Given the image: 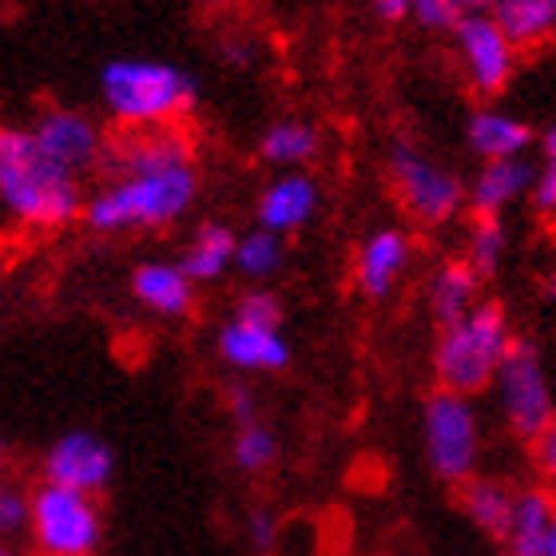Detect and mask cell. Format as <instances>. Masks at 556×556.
I'll return each instance as SVG.
<instances>
[{
	"mask_svg": "<svg viewBox=\"0 0 556 556\" xmlns=\"http://www.w3.org/2000/svg\"><path fill=\"white\" fill-rule=\"evenodd\" d=\"M505 545L509 556H556V505L545 485L517 489Z\"/></svg>",
	"mask_w": 556,
	"mask_h": 556,
	"instance_id": "obj_17",
	"label": "cell"
},
{
	"mask_svg": "<svg viewBox=\"0 0 556 556\" xmlns=\"http://www.w3.org/2000/svg\"><path fill=\"white\" fill-rule=\"evenodd\" d=\"M36 556H96L104 541V517L88 493L64 485H36L28 493V521Z\"/></svg>",
	"mask_w": 556,
	"mask_h": 556,
	"instance_id": "obj_5",
	"label": "cell"
},
{
	"mask_svg": "<svg viewBox=\"0 0 556 556\" xmlns=\"http://www.w3.org/2000/svg\"><path fill=\"white\" fill-rule=\"evenodd\" d=\"M509 258V227L505 219H493V215H477L473 227H469V239H465V263L481 282L493 278Z\"/></svg>",
	"mask_w": 556,
	"mask_h": 556,
	"instance_id": "obj_26",
	"label": "cell"
},
{
	"mask_svg": "<svg viewBox=\"0 0 556 556\" xmlns=\"http://www.w3.org/2000/svg\"><path fill=\"white\" fill-rule=\"evenodd\" d=\"M0 477H4V450H0Z\"/></svg>",
	"mask_w": 556,
	"mask_h": 556,
	"instance_id": "obj_40",
	"label": "cell"
},
{
	"mask_svg": "<svg viewBox=\"0 0 556 556\" xmlns=\"http://www.w3.org/2000/svg\"><path fill=\"white\" fill-rule=\"evenodd\" d=\"M287 263V243L270 231H247L235 239V255L231 267L243 278H251L255 287H267V278H275Z\"/></svg>",
	"mask_w": 556,
	"mask_h": 556,
	"instance_id": "obj_25",
	"label": "cell"
},
{
	"mask_svg": "<svg viewBox=\"0 0 556 556\" xmlns=\"http://www.w3.org/2000/svg\"><path fill=\"white\" fill-rule=\"evenodd\" d=\"M172 167H195V143L184 128L128 131L112 148V172L116 175L172 172Z\"/></svg>",
	"mask_w": 556,
	"mask_h": 556,
	"instance_id": "obj_14",
	"label": "cell"
},
{
	"mask_svg": "<svg viewBox=\"0 0 556 556\" xmlns=\"http://www.w3.org/2000/svg\"><path fill=\"white\" fill-rule=\"evenodd\" d=\"M489 21L497 24L517 52L545 48L556 33V0H493Z\"/></svg>",
	"mask_w": 556,
	"mask_h": 556,
	"instance_id": "obj_20",
	"label": "cell"
},
{
	"mask_svg": "<svg viewBox=\"0 0 556 556\" xmlns=\"http://www.w3.org/2000/svg\"><path fill=\"white\" fill-rule=\"evenodd\" d=\"M227 409H231L235 426H251V421H258V402H255V394H251V386L231 382V390H227Z\"/></svg>",
	"mask_w": 556,
	"mask_h": 556,
	"instance_id": "obj_33",
	"label": "cell"
},
{
	"mask_svg": "<svg viewBox=\"0 0 556 556\" xmlns=\"http://www.w3.org/2000/svg\"><path fill=\"white\" fill-rule=\"evenodd\" d=\"M24 521H28V497L0 477V541L24 533Z\"/></svg>",
	"mask_w": 556,
	"mask_h": 556,
	"instance_id": "obj_30",
	"label": "cell"
},
{
	"mask_svg": "<svg viewBox=\"0 0 556 556\" xmlns=\"http://www.w3.org/2000/svg\"><path fill=\"white\" fill-rule=\"evenodd\" d=\"M131 294L155 318H187L195 306V282L179 270V263L148 258L131 270Z\"/></svg>",
	"mask_w": 556,
	"mask_h": 556,
	"instance_id": "obj_19",
	"label": "cell"
},
{
	"mask_svg": "<svg viewBox=\"0 0 556 556\" xmlns=\"http://www.w3.org/2000/svg\"><path fill=\"white\" fill-rule=\"evenodd\" d=\"M199 172L195 167H172V172H139L112 175L108 187L96 195H84L80 219L96 235H136L167 231L195 207Z\"/></svg>",
	"mask_w": 556,
	"mask_h": 556,
	"instance_id": "obj_3",
	"label": "cell"
},
{
	"mask_svg": "<svg viewBox=\"0 0 556 556\" xmlns=\"http://www.w3.org/2000/svg\"><path fill=\"white\" fill-rule=\"evenodd\" d=\"M45 481L48 485H64L76 493H104L116 473V453L100 433L92 429H72L64 438H56L45 453Z\"/></svg>",
	"mask_w": 556,
	"mask_h": 556,
	"instance_id": "obj_11",
	"label": "cell"
},
{
	"mask_svg": "<svg viewBox=\"0 0 556 556\" xmlns=\"http://www.w3.org/2000/svg\"><path fill=\"white\" fill-rule=\"evenodd\" d=\"M318 151H323V131L306 119H275L258 136V160L278 172H302L306 163L318 160Z\"/></svg>",
	"mask_w": 556,
	"mask_h": 556,
	"instance_id": "obj_23",
	"label": "cell"
},
{
	"mask_svg": "<svg viewBox=\"0 0 556 556\" xmlns=\"http://www.w3.org/2000/svg\"><path fill=\"white\" fill-rule=\"evenodd\" d=\"M409 258H414V239L402 227H378L362 239L358 255H354V282L370 302H386L406 278Z\"/></svg>",
	"mask_w": 556,
	"mask_h": 556,
	"instance_id": "obj_13",
	"label": "cell"
},
{
	"mask_svg": "<svg viewBox=\"0 0 556 556\" xmlns=\"http://www.w3.org/2000/svg\"><path fill=\"white\" fill-rule=\"evenodd\" d=\"M453 45H457V60H462L465 76H469V88L477 96H501L517 76V60L521 52L505 40L497 24L489 21V12H465L462 24L453 28Z\"/></svg>",
	"mask_w": 556,
	"mask_h": 556,
	"instance_id": "obj_9",
	"label": "cell"
},
{
	"mask_svg": "<svg viewBox=\"0 0 556 556\" xmlns=\"http://www.w3.org/2000/svg\"><path fill=\"white\" fill-rule=\"evenodd\" d=\"M0 556H16V553L9 548V541H0Z\"/></svg>",
	"mask_w": 556,
	"mask_h": 556,
	"instance_id": "obj_38",
	"label": "cell"
},
{
	"mask_svg": "<svg viewBox=\"0 0 556 556\" xmlns=\"http://www.w3.org/2000/svg\"><path fill=\"white\" fill-rule=\"evenodd\" d=\"M370 4H374V12H378L386 24L406 21V12H409V0H370Z\"/></svg>",
	"mask_w": 556,
	"mask_h": 556,
	"instance_id": "obj_36",
	"label": "cell"
},
{
	"mask_svg": "<svg viewBox=\"0 0 556 556\" xmlns=\"http://www.w3.org/2000/svg\"><path fill=\"white\" fill-rule=\"evenodd\" d=\"M235 323H251V326H275L282 330V299H278L270 287H251L239 294L235 302Z\"/></svg>",
	"mask_w": 556,
	"mask_h": 556,
	"instance_id": "obj_28",
	"label": "cell"
},
{
	"mask_svg": "<svg viewBox=\"0 0 556 556\" xmlns=\"http://www.w3.org/2000/svg\"><path fill=\"white\" fill-rule=\"evenodd\" d=\"M529 199H533V211L541 215V219H553V211H556V160L536 163Z\"/></svg>",
	"mask_w": 556,
	"mask_h": 556,
	"instance_id": "obj_31",
	"label": "cell"
},
{
	"mask_svg": "<svg viewBox=\"0 0 556 556\" xmlns=\"http://www.w3.org/2000/svg\"><path fill=\"white\" fill-rule=\"evenodd\" d=\"M536 163L529 155L521 160H489L481 163V172L465 184V207L473 215H493L501 219L513 203L529 199V187H533Z\"/></svg>",
	"mask_w": 556,
	"mask_h": 556,
	"instance_id": "obj_16",
	"label": "cell"
},
{
	"mask_svg": "<svg viewBox=\"0 0 556 556\" xmlns=\"http://www.w3.org/2000/svg\"><path fill=\"white\" fill-rule=\"evenodd\" d=\"M0 207L33 231H56L80 219L84 179L52 163L21 124H0Z\"/></svg>",
	"mask_w": 556,
	"mask_h": 556,
	"instance_id": "obj_1",
	"label": "cell"
},
{
	"mask_svg": "<svg viewBox=\"0 0 556 556\" xmlns=\"http://www.w3.org/2000/svg\"><path fill=\"white\" fill-rule=\"evenodd\" d=\"M421 441H426V462L429 469L450 481V485H465L469 477H477V462H481V417H477L473 397L438 394L426 397L421 409Z\"/></svg>",
	"mask_w": 556,
	"mask_h": 556,
	"instance_id": "obj_6",
	"label": "cell"
},
{
	"mask_svg": "<svg viewBox=\"0 0 556 556\" xmlns=\"http://www.w3.org/2000/svg\"><path fill=\"white\" fill-rule=\"evenodd\" d=\"M489 390L497 394L501 417L517 438L533 441L536 433L553 429V382L545 370V354L533 338H513Z\"/></svg>",
	"mask_w": 556,
	"mask_h": 556,
	"instance_id": "obj_7",
	"label": "cell"
},
{
	"mask_svg": "<svg viewBox=\"0 0 556 556\" xmlns=\"http://www.w3.org/2000/svg\"><path fill=\"white\" fill-rule=\"evenodd\" d=\"M231 462L243 469V473H263L278 462V438L275 429L263 426V421H251V426H239L231 441Z\"/></svg>",
	"mask_w": 556,
	"mask_h": 556,
	"instance_id": "obj_27",
	"label": "cell"
},
{
	"mask_svg": "<svg viewBox=\"0 0 556 556\" xmlns=\"http://www.w3.org/2000/svg\"><path fill=\"white\" fill-rule=\"evenodd\" d=\"M489 4H493V0H465V9L469 12H489Z\"/></svg>",
	"mask_w": 556,
	"mask_h": 556,
	"instance_id": "obj_37",
	"label": "cell"
},
{
	"mask_svg": "<svg viewBox=\"0 0 556 556\" xmlns=\"http://www.w3.org/2000/svg\"><path fill=\"white\" fill-rule=\"evenodd\" d=\"M465 143L477 160H521L536 143V131L529 119L513 116L505 108H477L465 124Z\"/></svg>",
	"mask_w": 556,
	"mask_h": 556,
	"instance_id": "obj_18",
	"label": "cell"
},
{
	"mask_svg": "<svg viewBox=\"0 0 556 556\" xmlns=\"http://www.w3.org/2000/svg\"><path fill=\"white\" fill-rule=\"evenodd\" d=\"M533 465H536V473L541 477H553L556 469V429H545V433H536L533 441Z\"/></svg>",
	"mask_w": 556,
	"mask_h": 556,
	"instance_id": "obj_35",
	"label": "cell"
},
{
	"mask_svg": "<svg viewBox=\"0 0 556 556\" xmlns=\"http://www.w3.org/2000/svg\"><path fill=\"white\" fill-rule=\"evenodd\" d=\"M215 350L219 358L231 366V370L243 374H278L290 366V342L282 330L275 326H251V323H223L219 338H215Z\"/></svg>",
	"mask_w": 556,
	"mask_h": 556,
	"instance_id": "obj_15",
	"label": "cell"
},
{
	"mask_svg": "<svg viewBox=\"0 0 556 556\" xmlns=\"http://www.w3.org/2000/svg\"><path fill=\"white\" fill-rule=\"evenodd\" d=\"M100 104L124 131L179 128L199 104V80L172 60L116 56L100 68Z\"/></svg>",
	"mask_w": 556,
	"mask_h": 556,
	"instance_id": "obj_2",
	"label": "cell"
},
{
	"mask_svg": "<svg viewBox=\"0 0 556 556\" xmlns=\"http://www.w3.org/2000/svg\"><path fill=\"white\" fill-rule=\"evenodd\" d=\"M318 203H323V191L314 184V175L278 172L255 199V227L287 239V235L311 227V219L318 215Z\"/></svg>",
	"mask_w": 556,
	"mask_h": 556,
	"instance_id": "obj_12",
	"label": "cell"
},
{
	"mask_svg": "<svg viewBox=\"0 0 556 556\" xmlns=\"http://www.w3.org/2000/svg\"><path fill=\"white\" fill-rule=\"evenodd\" d=\"M28 131L48 160L60 163L64 172L80 175V179L104 163V128H100V119L80 112V108H45V112H36Z\"/></svg>",
	"mask_w": 556,
	"mask_h": 556,
	"instance_id": "obj_10",
	"label": "cell"
},
{
	"mask_svg": "<svg viewBox=\"0 0 556 556\" xmlns=\"http://www.w3.org/2000/svg\"><path fill=\"white\" fill-rule=\"evenodd\" d=\"M258 56V48L255 40H247V36L231 33V36H223L219 40V60L223 64H235V68H251Z\"/></svg>",
	"mask_w": 556,
	"mask_h": 556,
	"instance_id": "obj_34",
	"label": "cell"
},
{
	"mask_svg": "<svg viewBox=\"0 0 556 556\" xmlns=\"http://www.w3.org/2000/svg\"><path fill=\"white\" fill-rule=\"evenodd\" d=\"M390 184L409 219L421 227H445L465 211V179L414 143L390 148Z\"/></svg>",
	"mask_w": 556,
	"mask_h": 556,
	"instance_id": "obj_8",
	"label": "cell"
},
{
	"mask_svg": "<svg viewBox=\"0 0 556 556\" xmlns=\"http://www.w3.org/2000/svg\"><path fill=\"white\" fill-rule=\"evenodd\" d=\"M513 497H517V489H509L497 477H469L462 489L465 517L493 541H505V533H509Z\"/></svg>",
	"mask_w": 556,
	"mask_h": 556,
	"instance_id": "obj_24",
	"label": "cell"
},
{
	"mask_svg": "<svg viewBox=\"0 0 556 556\" xmlns=\"http://www.w3.org/2000/svg\"><path fill=\"white\" fill-rule=\"evenodd\" d=\"M481 287H485V282L469 270L465 258L441 263V267L429 275V287H426V302H429V311H433V318H438V326H450L473 311L477 302H481Z\"/></svg>",
	"mask_w": 556,
	"mask_h": 556,
	"instance_id": "obj_21",
	"label": "cell"
},
{
	"mask_svg": "<svg viewBox=\"0 0 556 556\" xmlns=\"http://www.w3.org/2000/svg\"><path fill=\"white\" fill-rule=\"evenodd\" d=\"M247 541H251V548H255V553H270V548L278 545L275 513H267V509L251 513V517H247Z\"/></svg>",
	"mask_w": 556,
	"mask_h": 556,
	"instance_id": "obj_32",
	"label": "cell"
},
{
	"mask_svg": "<svg viewBox=\"0 0 556 556\" xmlns=\"http://www.w3.org/2000/svg\"><path fill=\"white\" fill-rule=\"evenodd\" d=\"M235 239H239V231L227 227V223H219V219L199 223L195 235H191V243H187V251H184V258H179V270H184L195 287H203V282H219V278L231 270Z\"/></svg>",
	"mask_w": 556,
	"mask_h": 556,
	"instance_id": "obj_22",
	"label": "cell"
},
{
	"mask_svg": "<svg viewBox=\"0 0 556 556\" xmlns=\"http://www.w3.org/2000/svg\"><path fill=\"white\" fill-rule=\"evenodd\" d=\"M465 0H409V12L426 33H453L465 16Z\"/></svg>",
	"mask_w": 556,
	"mask_h": 556,
	"instance_id": "obj_29",
	"label": "cell"
},
{
	"mask_svg": "<svg viewBox=\"0 0 556 556\" xmlns=\"http://www.w3.org/2000/svg\"><path fill=\"white\" fill-rule=\"evenodd\" d=\"M199 4H211V9H219V4H227V0H199Z\"/></svg>",
	"mask_w": 556,
	"mask_h": 556,
	"instance_id": "obj_39",
	"label": "cell"
},
{
	"mask_svg": "<svg viewBox=\"0 0 556 556\" xmlns=\"http://www.w3.org/2000/svg\"><path fill=\"white\" fill-rule=\"evenodd\" d=\"M513 326L501 302H477L473 311L457 318V323L441 326V338L433 346V374H438V390L450 394L477 397L493 386L501 358L513 346Z\"/></svg>",
	"mask_w": 556,
	"mask_h": 556,
	"instance_id": "obj_4",
	"label": "cell"
}]
</instances>
